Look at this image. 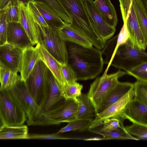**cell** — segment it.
I'll use <instances>...</instances> for the list:
<instances>
[{
    "label": "cell",
    "instance_id": "1",
    "mask_svg": "<svg viewBox=\"0 0 147 147\" xmlns=\"http://www.w3.org/2000/svg\"><path fill=\"white\" fill-rule=\"evenodd\" d=\"M66 42L68 63L75 73L77 81L93 79L101 72L104 62L101 50Z\"/></svg>",
    "mask_w": 147,
    "mask_h": 147
},
{
    "label": "cell",
    "instance_id": "2",
    "mask_svg": "<svg viewBox=\"0 0 147 147\" xmlns=\"http://www.w3.org/2000/svg\"><path fill=\"white\" fill-rule=\"evenodd\" d=\"M71 20L69 24L82 34L94 47L103 49L105 42L97 34L90 22L82 0H56Z\"/></svg>",
    "mask_w": 147,
    "mask_h": 147
},
{
    "label": "cell",
    "instance_id": "3",
    "mask_svg": "<svg viewBox=\"0 0 147 147\" xmlns=\"http://www.w3.org/2000/svg\"><path fill=\"white\" fill-rule=\"evenodd\" d=\"M10 89L25 113L28 125H50L45 113L30 94L24 81L20 79Z\"/></svg>",
    "mask_w": 147,
    "mask_h": 147
},
{
    "label": "cell",
    "instance_id": "4",
    "mask_svg": "<svg viewBox=\"0 0 147 147\" xmlns=\"http://www.w3.org/2000/svg\"><path fill=\"white\" fill-rule=\"evenodd\" d=\"M147 62V53L128 39L117 49L111 61V65L127 73L142 63Z\"/></svg>",
    "mask_w": 147,
    "mask_h": 147
},
{
    "label": "cell",
    "instance_id": "5",
    "mask_svg": "<svg viewBox=\"0 0 147 147\" xmlns=\"http://www.w3.org/2000/svg\"><path fill=\"white\" fill-rule=\"evenodd\" d=\"M0 114L5 125L20 126L26 121L25 113L10 88L0 87Z\"/></svg>",
    "mask_w": 147,
    "mask_h": 147
},
{
    "label": "cell",
    "instance_id": "6",
    "mask_svg": "<svg viewBox=\"0 0 147 147\" xmlns=\"http://www.w3.org/2000/svg\"><path fill=\"white\" fill-rule=\"evenodd\" d=\"M42 40L40 42L48 52L59 63H68L66 42L61 37L58 29L39 25Z\"/></svg>",
    "mask_w": 147,
    "mask_h": 147
},
{
    "label": "cell",
    "instance_id": "7",
    "mask_svg": "<svg viewBox=\"0 0 147 147\" xmlns=\"http://www.w3.org/2000/svg\"><path fill=\"white\" fill-rule=\"evenodd\" d=\"M126 74L125 71L119 69L113 73L103 74L91 84L87 95L95 107L96 113L105 96L117 84L118 79Z\"/></svg>",
    "mask_w": 147,
    "mask_h": 147
},
{
    "label": "cell",
    "instance_id": "8",
    "mask_svg": "<svg viewBox=\"0 0 147 147\" xmlns=\"http://www.w3.org/2000/svg\"><path fill=\"white\" fill-rule=\"evenodd\" d=\"M48 69L43 61L41 59L39 60L24 82L30 94L39 106L45 97Z\"/></svg>",
    "mask_w": 147,
    "mask_h": 147
},
{
    "label": "cell",
    "instance_id": "9",
    "mask_svg": "<svg viewBox=\"0 0 147 147\" xmlns=\"http://www.w3.org/2000/svg\"><path fill=\"white\" fill-rule=\"evenodd\" d=\"M123 22L126 23L129 39L140 48L145 50L146 41L132 4V0H119Z\"/></svg>",
    "mask_w": 147,
    "mask_h": 147
},
{
    "label": "cell",
    "instance_id": "10",
    "mask_svg": "<svg viewBox=\"0 0 147 147\" xmlns=\"http://www.w3.org/2000/svg\"><path fill=\"white\" fill-rule=\"evenodd\" d=\"M82 1L93 28L101 39L105 42L114 35L115 27L106 22L92 0Z\"/></svg>",
    "mask_w": 147,
    "mask_h": 147
},
{
    "label": "cell",
    "instance_id": "11",
    "mask_svg": "<svg viewBox=\"0 0 147 147\" xmlns=\"http://www.w3.org/2000/svg\"><path fill=\"white\" fill-rule=\"evenodd\" d=\"M66 99L61 94L57 81L48 69L46 78L45 97L40 107L45 114L59 107Z\"/></svg>",
    "mask_w": 147,
    "mask_h": 147
},
{
    "label": "cell",
    "instance_id": "12",
    "mask_svg": "<svg viewBox=\"0 0 147 147\" xmlns=\"http://www.w3.org/2000/svg\"><path fill=\"white\" fill-rule=\"evenodd\" d=\"M77 102L73 99H67L56 108L46 113L45 117L50 125L68 123L77 119Z\"/></svg>",
    "mask_w": 147,
    "mask_h": 147
},
{
    "label": "cell",
    "instance_id": "13",
    "mask_svg": "<svg viewBox=\"0 0 147 147\" xmlns=\"http://www.w3.org/2000/svg\"><path fill=\"white\" fill-rule=\"evenodd\" d=\"M134 95L133 88L119 100L110 105L101 113L96 114L94 119L88 128L99 126L107 119L122 116V114L127 105L134 98Z\"/></svg>",
    "mask_w": 147,
    "mask_h": 147
},
{
    "label": "cell",
    "instance_id": "14",
    "mask_svg": "<svg viewBox=\"0 0 147 147\" xmlns=\"http://www.w3.org/2000/svg\"><path fill=\"white\" fill-rule=\"evenodd\" d=\"M23 49L6 42L0 46V66L17 73L20 72Z\"/></svg>",
    "mask_w": 147,
    "mask_h": 147
},
{
    "label": "cell",
    "instance_id": "15",
    "mask_svg": "<svg viewBox=\"0 0 147 147\" xmlns=\"http://www.w3.org/2000/svg\"><path fill=\"white\" fill-rule=\"evenodd\" d=\"M20 7L19 22L21 24L33 45L42 40L41 31L39 25L27 6L19 2Z\"/></svg>",
    "mask_w": 147,
    "mask_h": 147
},
{
    "label": "cell",
    "instance_id": "16",
    "mask_svg": "<svg viewBox=\"0 0 147 147\" xmlns=\"http://www.w3.org/2000/svg\"><path fill=\"white\" fill-rule=\"evenodd\" d=\"M6 42L22 49L33 45L19 22H9L7 30Z\"/></svg>",
    "mask_w": 147,
    "mask_h": 147
},
{
    "label": "cell",
    "instance_id": "17",
    "mask_svg": "<svg viewBox=\"0 0 147 147\" xmlns=\"http://www.w3.org/2000/svg\"><path fill=\"white\" fill-rule=\"evenodd\" d=\"M122 116L133 123L147 126V106L134 97L127 105Z\"/></svg>",
    "mask_w": 147,
    "mask_h": 147
},
{
    "label": "cell",
    "instance_id": "18",
    "mask_svg": "<svg viewBox=\"0 0 147 147\" xmlns=\"http://www.w3.org/2000/svg\"><path fill=\"white\" fill-rule=\"evenodd\" d=\"M134 85V83H132L118 81L105 96L97 109L96 114L101 113L120 100L133 88Z\"/></svg>",
    "mask_w": 147,
    "mask_h": 147
},
{
    "label": "cell",
    "instance_id": "19",
    "mask_svg": "<svg viewBox=\"0 0 147 147\" xmlns=\"http://www.w3.org/2000/svg\"><path fill=\"white\" fill-rule=\"evenodd\" d=\"M37 44L40 59L46 64L55 78L60 86L61 94L64 97L65 82L62 73L61 64L48 52L40 43Z\"/></svg>",
    "mask_w": 147,
    "mask_h": 147
},
{
    "label": "cell",
    "instance_id": "20",
    "mask_svg": "<svg viewBox=\"0 0 147 147\" xmlns=\"http://www.w3.org/2000/svg\"><path fill=\"white\" fill-rule=\"evenodd\" d=\"M37 44L27 47L23 50L20 68V80L24 82L26 80L36 63L40 59Z\"/></svg>",
    "mask_w": 147,
    "mask_h": 147
},
{
    "label": "cell",
    "instance_id": "21",
    "mask_svg": "<svg viewBox=\"0 0 147 147\" xmlns=\"http://www.w3.org/2000/svg\"><path fill=\"white\" fill-rule=\"evenodd\" d=\"M58 29L61 37L65 42H69L87 47L93 46L82 34L70 26L69 24H67Z\"/></svg>",
    "mask_w": 147,
    "mask_h": 147
},
{
    "label": "cell",
    "instance_id": "22",
    "mask_svg": "<svg viewBox=\"0 0 147 147\" xmlns=\"http://www.w3.org/2000/svg\"><path fill=\"white\" fill-rule=\"evenodd\" d=\"M34 3L48 26L58 29L67 24L47 5L40 2Z\"/></svg>",
    "mask_w": 147,
    "mask_h": 147
},
{
    "label": "cell",
    "instance_id": "23",
    "mask_svg": "<svg viewBox=\"0 0 147 147\" xmlns=\"http://www.w3.org/2000/svg\"><path fill=\"white\" fill-rule=\"evenodd\" d=\"M95 5L106 22L115 27L118 23L116 11L111 0H95Z\"/></svg>",
    "mask_w": 147,
    "mask_h": 147
},
{
    "label": "cell",
    "instance_id": "24",
    "mask_svg": "<svg viewBox=\"0 0 147 147\" xmlns=\"http://www.w3.org/2000/svg\"><path fill=\"white\" fill-rule=\"evenodd\" d=\"M77 119L91 118L96 115L94 106L87 94L82 93L77 98Z\"/></svg>",
    "mask_w": 147,
    "mask_h": 147
},
{
    "label": "cell",
    "instance_id": "25",
    "mask_svg": "<svg viewBox=\"0 0 147 147\" xmlns=\"http://www.w3.org/2000/svg\"><path fill=\"white\" fill-rule=\"evenodd\" d=\"M28 129L22 125L13 126L4 125L0 129V139H27Z\"/></svg>",
    "mask_w": 147,
    "mask_h": 147
},
{
    "label": "cell",
    "instance_id": "26",
    "mask_svg": "<svg viewBox=\"0 0 147 147\" xmlns=\"http://www.w3.org/2000/svg\"><path fill=\"white\" fill-rule=\"evenodd\" d=\"M88 129V130L90 132L102 135L105 140L131 139L139 140L136 137L128 134L126 130L121 129L108 131L102 130L99 127Z\"/></svg>",
    "mask_w": 147,
    "mask_h": 147
},
{
    "label": "cell",
    "instance_id": "27",
    "mask_svg": "<svg viewBox=\"0 0 147 147\" xmlns=\"http://www.w3.org/2000/svg\"><path fill=\"white\" fill-rule=\"evenodd\" d=\"M132 4L143 35L147 42V8L140 0H132Z\"/></svg>",
    "mask_w": 147,
    "mask_h": 147
},
{
    "label": "cell",
    "instance_id": "28",
    "mask_svg": "<svg viewBox=\"0 0 147 147\" xmlns=\"http://www.w3.org/2000/svg\"><path fill=\"white\" fill-rule=\"evenodd\" d=\"M93 120L91 118L76 119L68 123L67 125L61 129L57 133L59 134L70 131H84L88 129Z\"/></svg>",
    "mask_w": 147,
    "mask_h": 147
},
{
    "label": "cell",
    "instance_id": "29",
    "mask_svg": "<svg viewBox=\"0 0 147 147\" xmlns=\"http://www.w3.org/2000/svg\"><path fill=\"white\" fill-rule=\"evenodd\" d=\"M20 79L17 73L6 70L0 66V87L9 89L13 86Z\"/></svg>",
    "mask_w": 147,
    "mask_h": 147
},
{
    "label": "cell",
    "instance_id": "30",
    "mask_svg": "<svg viewBox=\"0 0 147 147\" xmlns=\"http://www.w3.org/2000/svg\"><path fill=\"white\" fill-rule=\"evenodd\" d=\"M83 86L76 81L65 84L64 88V97L66 99L71 98L76 102L77 98L81 94Z\"/></svg>",
    "mask_w": 147,
    "mask_h": 147
},
{
    "label": "cell",
    "instance_id": "31",
    "mask_svg": "<svg viewBox=\"0 0 147 147\" xmlns=\"http://www.w3.org/2000/svg\"><path fill=\"white\" fill-rule=\"evenodd\" d=\"M134 84V98L147 106V82L137 80Z\"/></svg>",
    "mask_w": 147,
    "mask_h": 147
},
{
    "label": "cell",
    "instance_id": "32",
    "mask_svg": "<svg viewBox=\"0 0 147 147\" xmlns=\"http://www.w3.org/2000/svg\"><path fill=\"white\" fill-rule=\"evenodd\" d=\"M125 119L122 116H118L111 118L105 120L100 125V128L104 131H108L121 129L126 130L123 125V121Z\"/></svg>",
    "mask_w": 147,
    "mask_h": 147
},
{
    "label": "cell",
    "instance_id": "33",
    "mask_svg": "<svg viewBox=\"0 0 147 147\" xmlns=\"http://www.w3.org/2000/svg\"><path fill=\"white\" fill-rule=\"evenodd\" d=\"M43 3L48 6L66 23L70 24L71 20L68 15L56 0H34Z\"/></svg>",
    "mask_w": 147,
    "mask_h": 147
},
{
    "label": "cell",
    "instance_id": "34",
    "mask_svg": "<svg viewBox=\"0 0 147 147\" xmlns=\"http://www.w3.org/2000/svg\"><path fill=\"white\" fill-rule=\"evenodd\" d=\"M9 22L7 6L0 11V46L7 42V30Z\"/></svg>",
    "mask_w": 147,
    "mask_h": 147
},
{
    "label": "cell",
    "instance_id": "35",
    "mask_svg": "<svg viewBox=\"0 0 147 147\" xmlns=\"http://www.w3.org/2000/svg\"><path fill=\"white\" fill-rule=\"evenodd\" d=\"M126 131L131 136H136L139 140H147V126L133 123L125 127Z\"/></svg>",
    "mask_w": 147,
    "mask_h": 147
},
{
    "label": "cell",
    "instance_id": "36",
    "mask_svg": "<svg viewBox=\"0 0 147 147\" xmlns=\"http://www.w3.org/2000/svg\"><path fill=\"white\" fill-rule=\"evenodd\" d=\"M126 73L135 78L137 80L147 82V62L138 65Z\"/></svg>",
    "mask_w": 147,
    "mask_h": 147
},
{
    "label": "cell",
    "instance_id": "37",
    "mask_svg": "<svg viewBox=\"0 0 147 147\" xmlns=\"http://www.w3.org/2000/svg\"><path fill=\"white\" fill-rule=\"evenodd\" d=\"M56 133L52 134H28L27 139L37 140H80L79 138L63 136Z\"/></svg>",
    "mask_w": 147,
    "mask_h": 147
},
{
    "label": "cell",
    "instance_id": "38",
    "mask_svg": "<svg viewBox=\"0 0 147 147\" xmlns=\"http://www.w3.org/2000/svg\"><path fill=\"white\" fill-rule=\"evenodd\" d=\"M129 39V34L126 23L123 22V24L119 34L117 35V42L113 53L107 68L110 66L111 61L115 54L118 47L121 45L125 43Z\"/></svg>",
    "mask_w": 147,
    "mask_h": 147
},
{
    "label": "cell",
    "instance_id": "39",
    "mask_svg": "<svg viewBox=\"0 0 147 147\" xmlns=\"http://www.w3.org/2000/svg\"><path fill=\"white\" fill-rule=\"evenodd\" d=\"M61 68L65 84L66 83L77 81L76 73L69 63L65 64H61Z\"/></svg>",
    "mask_w": 147,
    "mask_h": 147
},
{
    "label": "cell",
    "instance_id": "40",
    "mask_svg": "<svg viewBox=\"0 0 147 147\" xmlns=\"http://www.w3.org/2000/svg\"><path fill=\"white\" fill-rule=\"evenodd\" d=\"M8 17L9 22H19L20 7L19 3L12 4L10 2L7 5Z\"/></svg>",
    "mask_w": 147,
    "mask_h": 147
},
{
    "label": "cell",
    "instance_id": "41",
    "mask_svg": "<svg viewBox=\"0 0 147 147\" xmlns=\"http://www.w3.org/2000/svg\"><path fill=\"white\" fill-rule=\"evenodd\" d=\"M27 7L32 13L38 25L46 27L48 26L34 2H29Z\"/></svg>",
    "mask_w": 147,
    "mask_h": 147
},
{
    "label": "cell",
    "instance_id": "42",
    "mask_svg": "<svg viewBox=\"0 0 147 147\" xmlns=\"http://www.w3.org/2000/svg\"><path fill=\"white\" fill-rule=\"evenodd\" d=\"M11 3L12 4L18 3V0H0V9L1 10L6 7L8 4Z\"/></svg>",
    "mask_w": 147,
    "mask_h": 147
},
{
    "label": "cell",
    "instance_id": "43",
    "mask_svg": "<svg viewBox=\"0 0 147 147\" xmlns=\"http://www.w3.org/2000/svg\"><path fill=\"white\" fill-rule=\"evenodd\" d=\"M34 0H18V2L22 3L25 6H27L28 3L30 2H34Z\"/></svg>",
    "mask_w": 147,
    "mask_h": 147
},
{
    "label": "cell",
    "instance_id": "44",
    "mask_svg": "<svg viewBox=\"0 0 147 147\" xmlns=\"http://www.w3.org/2000/svg\"><path fill=\"white\" fill-rule=\"evenodd\" d=\"M4 125V123L0 114V129Z\"/></svg>",
    "mask_w": 147,
    "mask_h": 147
},
{
    "label": "cell",
    "instance_id": "45",
    "mask_svg": "<svg viewBox=\"0 0 147 147\" xmlns=\"http://www.w3.org/2000/svg\"><path fill=\"white\" fill-rule=\"evenodd\" d=\"M145 7L147 8V0H140Z\"/></svg>",
    "mask_w": 147,
    "mask_h": 147
},
{
    "label": "cell",
    "instance_id": "46",
    "mask_svg": "<svg viewBox=\"0 0 147 147\" xmlns=\"http://www.w3.org/2000/svg\"><path fill=\"white\" fill-rule=\"evenodd\" d=\"M1 10V9H0V11Z\"/></svg>",
    "mask_w": 147,
    "mask_h": 147
}]
</instances>
